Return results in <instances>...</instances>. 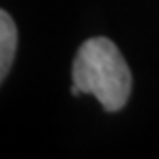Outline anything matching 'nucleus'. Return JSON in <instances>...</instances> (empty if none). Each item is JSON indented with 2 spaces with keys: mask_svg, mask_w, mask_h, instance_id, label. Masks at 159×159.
I'll list each match as a JSON object with an SVG mask.
<instances>
[{
  "mask_svg": "<svg viewBox=\"0 0 159 159\" xmlns=\"http://www.w3.org/2000/svg\"><path fill=\"white\" fill-rule=\"evenodd\" d=\"M132 75L119 48L109 39H88L73 61L71 94H94L106 111H119L129 102Z\"/></svg>",
  "mask_w": 159,
  "mask_h": 159,
  "instance_id": "obj_1",
  "label": "nucleus"
},
{
  "mask_svg": "<svg viewBox=\"0 0 159 159\" xmlns=\"http://www.w3.org/2000/svg\"><path fill=\"white\" fill-rule=\"evenodd\" d=\"M17 50V29L8 12L0 10V84L10 73Z\"/></svg>",
  "mask_w": 159,
  "mask_h": 159,
  "instance_id": "obj_2",
  "label": "nucleus"
}]
</instances>
